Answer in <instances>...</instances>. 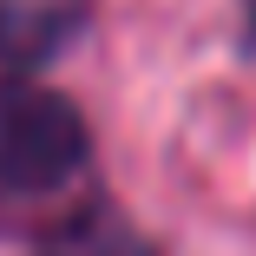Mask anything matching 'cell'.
I'll return each instance as SVG.
<instances>
[{"mask_svg":"<svg viewBox=\"0 0 256 256\" xmlns=\"http://www.w3.org/2000/svg\"><path fill=\"white\" fill-rule=\"evenodd\" d=\"M86 164V118L60 92H20L0 106V184L53 190Z\"/></svg>","mask_w":256,"mask_h":256,"instance_id":"cell-1","label":"cell"},{"mask_svg":"<svg viewBox=\"0 0 256 256\" xmlns=\"http://www.w3.org/2000/svg\"><path fill=\"white\" fill-rule=\"evenodd\" d=\"M243 20H250V40H256V0H243Z\"/></svg>","mask_w":256,"mask_h":256,"instance_id":"cell-2","label":"cell"}]
</instances>
